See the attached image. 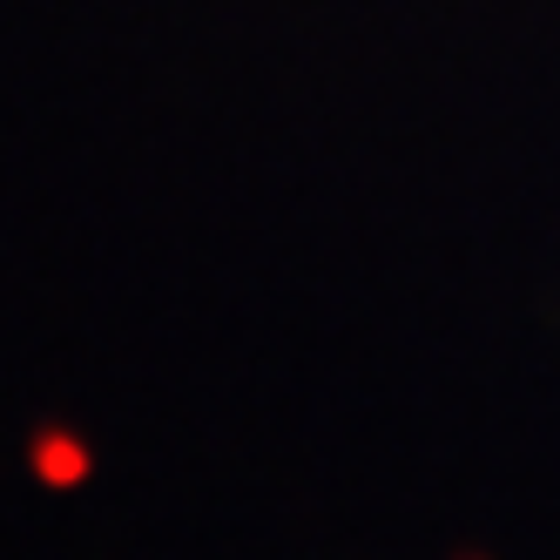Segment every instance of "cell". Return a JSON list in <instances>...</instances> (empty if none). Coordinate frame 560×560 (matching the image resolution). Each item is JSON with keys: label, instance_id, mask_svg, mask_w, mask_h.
I'll list each match as a JSON object with an SVG mask.
<instances>
[{"label": "cell", "instance_id": "cell-1", "mask_svg": "<svg viewBox=\"0 0 560 560\" xmlns=\"http://www.w3.org/2000/svg\"><path fill=\"white\" fill-rule=\"evenodd\" d=\"M42 472L48 479H74V472H82V459H74V446H42Z\"/></svg>", "mask_w": 560, "mask_h": 560}]
</instances>
